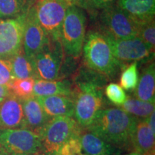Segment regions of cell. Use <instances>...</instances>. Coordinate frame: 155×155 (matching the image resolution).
Returning <instances> with one entry per match:
<instances>
[{"instance_id":"obj_1","label":"cell","mask_w":155,"mask_h":155,"mask_svg":"<svg viewBox=\"0 0 155 155\" xmlns=\"http://www.w3.org/2000/svg\"><path fill=\"white\" fill-rule=\"evenodd\" d=\"M109 81L84 64L73 78L75 109L73 119L81 128L86 129L104 105V87Z\"/></svg>"},{"instance_id":"obj_2","label":"cell","mask_w":155,"mask_h":155,"mask_svg":"<svg viewBox=\"0 0 155 155\" xmlns=\"http://www.w3.org/2000/svg\"><path fill=\"white\" fill-rule=\"evenodd\" d=\"M138 119L120 108H102L86 129L119 150L129 149Z\"/></svg>"},{"instance_id":"obj_3","label":"cell","mask_w":155,"mask_h":155,"mask_svg":"<svg viewBox=\"0 0 155 155\" xmlns=\"http://www.w3.org/2000/svg\"><path fill=\"white\" fill-rule=\"evenodd\" d=\"M82 55L86 67L109 81L117 78L127 65L114 57L107 37L95 29L86 32Z\"/></svg>"},{"instance_id":"obj_4","label":"cell","mask_w":155,"mask_h":155,"mask_svg":"<svg viewBox=\"0 0 155 155\" xmlns=\"http://www.w3.org/2000/svg\"><path fill=\"white\" fill-rule=\"evenodd\" d=\"M95 30L108 38L125 39L138 35L139 25L128 16L117 2L108 5L91 15Z\"/></svg>"},{"instance_id":"obj_5","label":"cell","mask_w":155,"mask_h":155,"mask_svg":"<svg viewBox=\"0 0 155 155\" xmlns=\"http://www.w3.org/2000/svg\"><path fill=\"white\" fill-rule=\"evenodd\" d=\"M86 25L84 9L73 4L68 9L60 34V41L65 57L80 59L86 34Z\"/></svg>"},{"instance_id":"obj_6","label":"cell","mask_w":155,"mask_h":155,"mask_svg":"<svg viewBox=\"0 0 155 155\" xmlns=\"http://www.w3.org/2000/svg\"><path fill=\"white\" fill-rule=\"evenodd\" d=\"M82 129L77 121L68 116L51 118L39 133L41 149L39 155H56L66 141L75 135L81 134Z\"/></svg>"},{"instance_id":"obj_7","label":"cell","mask_w":155,"mask_h":155,"mask_svg":"<svg viewBox=\"0 0 155 155\" xmlns=\"http://www.w3.org/2000/svg\"><path fill=\"white\" fill-rule=\"evenodd\" d=\"M73 5V0H37L35 7L38 22L50 40H60L64 18Z\"/></svg>"},{"instance_id":"obj_8","label":"cell","mask_w":155,"mask_h":155,"mask_svg":"<svg viewBox=\"0 0 155 155\" xmlns=\"http://www.w3.org/2000/svg\"><path fill=\"white\" fill-rule=\"evenodd\" d=\"M40 149V135L30 129H0V150L9 155H36Z\"/></svg>"},{"instance_id":"obj_9","label":"cell","mask_w":155,"mask_h":155,"mask_svg":"<svg viewBox=\"0 0 155 155\" xmlns=\"http://www.w3.org/2000/svg\"><path fill=\"white\" fill-rule=\"evenodd\" d=\"M64 59L63 47L60 40H50L32 58L36 79L58 80Z\"/></svg>"},{"instance_id":"obj_10","label":"cell","mask_w":155,"mask_h":155,"mask_svg":"<svg viewBox=\"0 0 155 155\" xmlns=\"http://www.w3.org/2000/svg\"><path fill=\"white\" fill-rule=\"evenodd\" d=\"M27 14L0 19V58H10L22 50Z\"/></svg>"},{"instance_id":"obj_11","label":"cell","mask_w":155,"mask_h":155,"mask_svg":"<svg viewBox=\"0 0 155 155\" xmlns=\"http://www.w3.org/2000/svg\"><path fill=\"white\" fill-rule=\"evenodd\" d=\"M107 38L114 57L122 63L147 61L154 55V52L138 37L119 40Z\"/></svg>"},{"instance_id":"obj_12","label":"cell","mask_w":155,"mask_h":155,"mask_svg":"<svg viewBox=\"0 0 155 155\" xmlns=\"http://www.w3.org/2000/svg\"><path fill=\"white\" fill-rule=\"evenodd\" d=\"M49 40V37L38 22L34 5L28 12L25 22L22 44L25 55L32 59Z\"/></svg>"},{"instance_id":"obj_13","label":"cell","mask_w":155,"mask_h":155,"mask_svg":"<svg viewBox=\"0 0 155 155\" xmlns=\"http://www.w3.org/2000/svg\"><path fill=\"white\" fill-rule=\"evenodd\" d=\"M25 129L22 101L9 95L0 104V129Z\"/></svg>"},{"instance_id":"obj_14","label":"cell","mask_w":155,"mask_h":155,"mask_svg":"<svg viewBox=\"0 0 155 155\" xmlns=\"http://www.w3.org/2000/svg\"><path fill=\"white\" fill-rule=\"evenodd\" d=\"M25 129L38 134L51 119L42 108L36 97L22 101Z\"/></svg>"},{"instance_id":"obj_15","label":"cell","mask_w":155,"mask_h":155,"mask_svg":"<svg viewBox=\"0 0 155 155\" xmlns=\"http://www.w3.org/2000/svg\"><path fill=\"white\" fill-rule=\"evenodd\" d=\"M116 2L137 24L154 19L155 0H118Z\"/></svg>"},{"instance_id":"obj_16","label":"cell","mask_w":155,"mask_h":155,"mask_svg":"<svg viewBox=\"0 0 155 155\" xmlns=\"http://www.w3.org/2000/svg\"><path fill=\"white\" fill-rule=\"evenodd\" d=\"M75 87L73 80L62 79L55 81H45L35 79L33 88V96H63L73 100Z\"/></svg>"},{"instance_id":"obj_17","label":"cell","mask_w":155,"mask_h":155,"mask_svg":"<svg viewBox=\"0 0 155 155\" xmlns=\"http://www.w3.org/2000/svg\"><path fill=\"white\" fill-rule=\"evenodd\" d=\"M44 111L50 117L68 116L74 115V101L63 96H49L36 97Z\"/></svg>"},{"instance_id":"obj_18","label":"cell","mask_w":155,"mask_h":155,"mask_svg":"<svg viewBox=\"0 0 155 155\" xmlns=\"http://www.w3.org/2000/svg\"><path fill=\"white\" fill-rule=\"evenodd\" d=\"M83 155H121V150L88 130L81 134Z\"/></svg>"},{"instance_id":"obj_19","label":"cell","mask_w":155,"mask_h":155,"mask_svg":"<svg viewBox=\"0 0 155 155\" xmlns=\"http://www.w3.org/2000/svg\"><path fill=\"white\" fill-rule=\"evenodd\" d=\"M155 134L152 132L146 119H138L134 129L131 147L135 152L144 154L154 148Z\"/></svg>"},{"instance_id":"obj_20","label":"cell","mask_w":155,"mask_h":155,"mask_svg":"<svg viewBox=\"0 0 155 155\" xmlns=\"http://www.w3.org/2000/svg\"><path fill=\"white\" fill-rule=\"evenodd\" d=\"M134 96L139 100L155 102V64L150 62L143 68L137 86L134 89Z\"/></svg>"},{"instance_id":"obj_21","label":"cell","mask_w":155,"mask_h":155,"mask_svg":"<svg viewBox=\"0 0 155 155\" xmlns=\"http://www.w3.org/2000/svg\"><path fill=\"white\" fill-rule=\"evenodd\" d=\"M36 2L37 0H0V19L26 14Z\"/></svg>"},{"instance_id":"obj_22","label":"cell","mask_w":155,"mask_h":155,"mask_svg":"<svg viewBox=\"0 0 155 155\" xmlns=\"http://www.w3.org/2000/svg\"><path fill=\"white\" fill-rule=\"evenodd\" d=\"M15 78L24 79L28 78H36L35 71L32 59L25 55L23 49L9 58Z\"/></svg>"},{"instance_id":"obj_23","label":"cell","mask_w":155,"mask_h":155,"mask_svg":"<svg viewBox=\"0 0 155 155\" xmlns=\"http://www.w3.org/2000/svg\"><path fill=\"white\" fill-rule=\"evenodd\" d=\"M154 103L144 101L137 98L128 97L120 108L135 117L147 119L153 111H154Z\"/></svg>"},{"instance_id":"obj_24","label":"cell","mask_w":155,"mask_h":155,"mask_svg":"<svg viewBox=\"0 0 155 155\" xmlns=\"http://www.w3.org/2000/svg\"><path fill=\"white\" fill-rule=\"evenodd\" d=\"M35 79V78L24 79L15 78L8 86L9 91L12 95L21 101L31 98L33 96V88Z\"/></svg>"},{"instance_id":"obj_25","label":"cell","mask_w":155,"mask_h":155,"mask_svg":"<svg viewBox=\"0 0 155 155\" xmlns=\"http://www.w3.org/2000/svg\"><path fill=\"white\" fill-rule=\"evenodd\" d=\"M139 81L138 62L126 65L120 73V86L127 91L134 90Z\"/></svg>"},{"instance_id":"obj_26","label":"cell","mask_w":155,"mask_h":155,"mask_svg":"<svg viewBox=\"0 0 155 155\" xmlns=\"http://www.w3.org/2000/svg\"><path fill=\"white\" fill-rule=\"evenodd\" d=\"M138 37L154 52L155 48V22L154 19L138 24Z\"/></svg>"},{"instance_id":"obj_27","label":"cell","mask_w":155,"mask_h":155,"mask_svg":"<svg viewBox=\"0 0 155 155\" xmlns=\"http://www.w3.org/2000/svg\"><path fill=\"white\" fill-rule=\"evenodd\" d=\"M104 94L106 98L116 106H121L127 98L124 90L115 83L108 84L104 88Z\"/></svg>"},{"instance_id":"obj_28","label":"cell","mask_w":155,"mask_h":155,"mask_svg":"<svg viewBox=\"0 0 155 155\" xmlns=\"http://www.w3.org/2000/svg\"><path fill=\"white\" fill-rule=\"evenodd\" d=\"M73 4L88 11L91 15L104 7L116 2L118 0H73Z\"/></svg>"},{"instance_id":"obj_29","label":"cell","mask_w":155,"mask_h":155,"mask_svg":"<svg viewBox=\"0 0 155 155\" xmlns=\"http://www.w3.org/2000/svg\"><path fill=\"white\" fill-rule=\"evenodd\" d=\"M80 136L75 135L68 139L62 145L56 155H83Z\"/></svg>"},{"instance_id":"obj_30","label":"cell","mask_w":155,"mask_h":155,"mask_svg":"<svg viewBox=\"0 0 155 155\" xmlns=\"http://www.w3.org/2000/svg\"><path fill=\"white\" fill-rule=\"evenodd\" d=\"M14 79L10 59L0 58V85L8 87Z\"/></svg>"},{"instance_id":"obj_31","label":"cell","mask_w":155,"mask_h":155,"mask_svg":"<svg viewBox=\"0 0 155 155\" xmlns=\"http://www.w3.org/2000/svg\"><path fill=\"white\" fill-rule=\"evenodd\" d=\"M11 95L8 87L5 86H1L0 85V104L5 101L6 98Z\"/></svg>"},{"instance_id":"obj_32","label":"cell","mask_w":155,"mask_h":155,"mask_svg":"<svg viewBox=\"0 0 155 155\" xmlns=\"http://www.w3.org/2000/svg\"><path fill=\"white\" fill-rule=\"evenodd\" d=\"M147 121L148 122V124L150 126V129H152V132L155 134V113L153 111L148 118H147Z\"/></svg>"},{"instance_id":"obj_33","label":"cell","mask_w":155,"mask_h":155,"mask_svg":"<svg viewBox=\"0 0 155 155\" xmlns=\"http://www.w3.org/2000/svg\"><path fill=\"white\" fill-rule=\"evenodd\" d=\"M143 155H155V150L154 148L152 149V150H151L150 151H148V152H147L145 154H144Z\"/></svg>"},{"instance_id":"obj_34","label":"cell","mask_w":155,"mask_h":155,"mask_svg":"<svg viewBox=\"0 0 155 155\" xmlns=\"http://www.w3.org/2000/svg\"><path fill=\"white\" fill-rule=\"evenodd\" d=\"M123 155H143V154H140V153L135 152V151H134V152H131L130 153H128V154H123Z\"/></svg>"},{"instance_id":"obj_35","label":"cell","mask_w":155,"mask_h":155,"mask_svg":"<svg viewBox=\"0 0 155 155\" xmlns=\"http://www.w3.org/2000/svg\"><path fill=\"white\" fill-rule=\"evenodd\" d=\"M0 155H9V154H7V152H4L3 150H0Z\"/></svg>"}]
</instances>
